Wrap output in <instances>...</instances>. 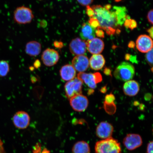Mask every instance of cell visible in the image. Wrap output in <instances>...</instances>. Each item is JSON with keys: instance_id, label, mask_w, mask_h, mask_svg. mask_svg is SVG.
Instances as JSON below:
<instances>
[{"instance_id": "obj_1", "label": "cell", "mask_w": 153, "mask_h": 153, "mask_svg": "<svg viewBox=\"0 0 153 153\" xmlns=\"http://www.w3.org/2000/svg\"><path fill=\"white\" fill-rule=\"evenodd\" d=\"M91 7L94 12L93 17L99 21V27L105 30L109 35H114L116 33H119L120 30L117 28L120 26L113 10L112 11L108 10L100 5H93Z\"/></svg>"}, {"instance_id": "obj_2", "label": "cell", "mask_w": 153, "mask_h": 153, "mask_svg": "<svg viewBox=\"0 0 153 153\" xmlns=\"http://www.w3.org/2000/svg\"><path fill=\"white\" fill-rule=\"evenodd\" d=\"M95 149L96 153H121L120 143L112 137L97 141Z\"/></svg>"}, {"instance_id": "obj_3", "label": "cell", "mask_w": 153, "mask_h": 153, "mask_svg": "<svg viewBox=\"0 0 153 153\" xmlns=\"http://www.w3.org/2000/svg\"><path fill=\"white\" fill-rule=\"evenodd\" d=\"M135 74V68L133 65L129 62H123L117 67L114 72V76L118 80L127 82L132 79Z\"/></svg>"}, {"instance_id": "obj_4", "label": "cell", "mask_w": 153, "mask_h": 153, "mask_svg": "<svg viewBox=\"0 0 153 153\" xmlns=\"http://www.w3.org/2000/svg\"><path fill=\"white\" fill-rule=\"evenodd\" d=\"M34 15L31 9L28 7H18L15 10L14 13V20L19 24H26L31 22Z\"/></svg>"}, {"instance_id": "obj_5", "label": "cell", "mask_w": 153, "mask_h": 153, "mask_svg": "<svg viewBox=\"0 0 153 153\" xmlns=\"http://www.w3.org/2000/svg\"><path fill=\"white\" fill-rule=\"evenodd\" d=\"M83 82L77 77L67 82L64 86L67 98L70 99L75 96L81 94Z\"/></svg>"}, {"instance_id": "obj_6", "label": "cell", "mask_w": 153, "mask_h": 153, "mask_svg": "<svg viewBox=\"0 0 153 153\" xmlns=\"http://www.w3.org/2000/svg\"><path fill=\"white\" fill-rule=\"evenodd\" d=\"M77 78L81 79L88 87L92 89H94L97 87V84L102 81V76L99 72L95 73H85V72L79 73Z\"/></svg>"}, {"instance_id": "obj_7", "label": "cell", "mask_w": 153, "mask_h": 153, "mask_svg": "<svg viewBox=\"0 0 153 153\" xmlns=\"http://www.w3.org/2000/svg\"><path fill=\"white\" fill-rule=\"evenodd\" d=\"M30 121V116L24 111H19L13 116V123L15 127L19 129L27 128L29 125Z\"/></svg>"}, {"instance_id": "obj_8", "label": "cell", "mask_w": 153, "mask_h": 153, "mask_svg": "<svg viewBox=\"0 0 153 153\" xmlns=\"http://www.w3.org/2000/svg\"><path fill=\"white\" fill-rule=\"evenodd\" d=\"M70 102L72 108L77 112L84 111L89 104L87 97L82 94L72 97L70 99Z\"/></svg>"}, {"instance_id": "obj_9", "label": "cell", "mask_w": 153, "mask_h": 153, "mask_svg": "<svg viewBox=\"0 0 153 153\" xmlns=\"http://www.w3.org/2000/svg\"><path fill=\"white\" fill-rule=\"evenodd\" d=\"M123 143L128 150L132 151L140 147L142 144L143 140L138 134H129L124 137Z\"/></svg>"}, {"instance_id": "obj_10", "label": "cell", "mask_w": 153, "mask_h": 153, "mask_svg": "<svg viewBox=\"0 0 153 153\" xmlns=\"http://www.w3.org/2000/svg\"><path fill=\"white\" fill-rule=\"evenodd\" d=\"M42 60L45 66L51 67L55 65L59 60V53L55 49H47L43 51Z\"/></svg>"}, {"instance_id": "obj_11", "label": "cell", "mask_w": 153, "mask_h": 153, "mask_svg": "<svg viewBox=\"0 0 153 153\" xmlns=\"http://www.w3.org/2000/svg\"><path fill=\"white\" fill-rule=\"evenodd\" d=\"M71 53L74 55H83L87 50L86 41L79 38H76L73 39L69 45Z\"/></svg>"}, {"instance_id": "obj_12", "label": "cell", "mask_w": 153, "mask_h": 153, "mask_svg": "<svg viewBox=\"0 0 153 153\" xmlns=\"http://www.w3.org/2000/svg\"><path fill=\"white\" fill-rule=\"evenodd\" d=\"M114 127L111 124L106 122H102L97 126L96 129L97 136L100 139H105L112 137Z\"/></svg>"}, {"instance_id": "obj_13", "label": "cell", "mask_w": 153, "mask_h": 153, "mask_svg": "<svg viewBox=\"0 0 153 153\" xmlns=\"http://www.w3.org/2000/svg\"><path fill=\"white\" fill-rule=\"evenodd\" d=\"M136 44L138 50L143 53L148 52L153 48L152 38L145 34L140 36L137 38Z\"/></svg>"}, {"instance_id": "obj_14", "label": "cell", "mask_w": 153, "mask_h": 153, "mask_svg": "<svg viewBox=\"0 0 153 153\" xmlns=\"http://www.w3.org/2000/svg\"><path fill=\"white\" fill-rule=\"evenodd\" d=\"M72 66L76 71L79 72H84L89 68V60L84 55H80L74 57L72 62Z\"/></svg>"}, {"instance_id": "obj_15", "label": "cell", "mask_w": 153, "mask_h": 153, "mask_svg": "<svg viewBox=\"0 0 153 153\" xmlns=\"http://www.w3.org/2000/svg\"><path fill=\"white\" fill-rule=\"evenodd\" d=\"M87 49L91 54H99L102 52L104 48V43L102 40L98 38L86 41Z\"/></svg>"}, {"instance_id": "obj_16", "label": "cell", "mask_w": 153, "mask_h": 153, "mask_svg": "<svg viewBox=\"0 0 153 153\" xmlns=\"http://www.w3.org/2000/svg\"><path fill=\"white\" fill-rule=\"evenodd\" d=\"M139 85L134 80H129L124 84L123 90L125 94L129 97L135 96L139 91Z\"/></svg>"}, {"instance_id": "obj_17", "label": "cell", "mask_w": 153, "mask_h": 153, "mask_svg": "<svg viewBox=\"0 0 153 153\" xmlns=\"http://www.w3.org/2000/svg\"><path fill=\"white\" fill-rule=\"evenodd\" d=\"M60 74L63 80L68 81L75 78L76 71L72 65L67 64L61 68Z\"/></svg>"}, {"instance_id": "obj_18", "label": "cell", "mask_w": 153, "mask_h": 153, "mask_svg": "<svg viewBox=\"0 0 153 153\" xmlns=\"http://www.w3.org/2000/svg\"><path fill=\"white\" fill-rule=\"evenodd\" d=\"M95 30L88 23H84L82 25L80 33L82 40L87 41L94 39L95 36Z\"/></svg>"}, {"instance_id": "obj_19", "label": "cell", "mask_w": 153, "mask_h": 153, "mask_svg": "<svg viewBox=\"0 0 153 153\" xmlns=\"http://www.w3.org/2000/svg\"><path fill=\"white\" fill-rule=\"evenodd\" d=\"M89 65L92 69L95 71L100 70L105 65V60L103 55H93L89 60Z\"/></svg>"}, {"instance_id": "obj_20", "label": "cell", "mask_w": 153, "mask_h": 153, "mask_svg": "<svg viewBox=\"0 0 153 153\" xmlns=\"http://www.w3.org/2000/svg\"><path fill=\"white\" fill-rule=\"evenodd\" d=\"M41 44L35 41L28 42L26 44L25 52L31 56H36L39 55L41 51Z\"/></svg>"}, {"instance_id": "obj_21", "label": "cell", "mask_w": 153, "mask_h": 153, "mask_svg": "<svg viewBox=\"0 0 153 153\" xmlns=\"http://www.w3.org/2000/svg\"><path fill=\"white\" fill-rule=\"evenodd\" d=\"M113 10L116 14L119 26H122L127 19H130V17L127 15V10L126 7L114 6Z\"/></svg>"}, {"instance_id": "obj_22", "label": "cell", "mask_w": 153, "mask_h": 153, "mask_svg": "<svg viewBox=\"0 0 153 153\" xmlns=\"http://www.w3.org/2000/svg\"><path fill=\"white\" fill-rule=\"evenodd\" d=\"M73 153H90V148L87 143L85 141H79L74 145L72 148Z\"/></svg>"}, {"instance_id": "obj_23", "label": "cell", "mask_w": 153, "mask_h": 153, "mask_svg": "<svg viewBox=\"0 0 153 153\" xmlns=\"http://www.w3.org/2000/svg\"><path fill=\"white\" fill-rule=\"evenodd\" d=\"M10 71V66L8 62L5 60L0 61V77L6 76Z\"/></svg>"}, {"instance_id": "obj_24", "label": "cell", "mask_w": 153, "mask_h": 153, "mask_svg": "<svg viewBox=\"0 0 153 153\" xmlns=\"http://www.w3.org/2000/svg\"><path fill=\"white\" fill-rule=\"evenodd\" d=\"M124 24V26L126 28H129L132 30L137 27V23L133 19H127Z\"/></svg>"}, {"instance_id": "obj_25", "label": "cell", "mask_w": 153, "mask_h": 153, "mask_svg": "<svg viewBox=\"0 0 153 153\" xmlns=\"http://www.w3.org/2000/svg\"><path fill=\"white\" fill-rule=\"evenodd\" d=\"M32 153H50V152L46 148L43 149L41 145L37 143L34 146Z\"/></svg>"}, {"instance_id": "obj_26", "label": "cell", "mask_w": 153, "mask_h": 153, "mask_svg": "<svg viewBox=\"0 0 153 153\" xmlns=\"http://www.w3.org/2000/svg\"><path fill=\"white\" fill-rule=\"evenodd\" d=\"M145 58L148 64L151 66H153V48L147 53Z\"/></svg>"}, {"instance_id": "obj_27", "label": "cell", "mask_w": 153, "mask_h": 153, "mask_svg": "<svg viewBox=\"0 0 153 153\" xmlns=\"http://www.w3.org/2000/svg\"><path fill=\"white\" fill-rule=\"evenodd\" d=\"M88 23L93 28L97 29L100 26V24L98 20L96 18L93 17L89 19L88 21Z\"/></svg>"}, {"instance_id": "obj_28", "label": "cell", "mask_w": 153, "mask_h": 153, "mask_svg": "<svg viewBox=\"0 0 153 153\" xmlns=\"http://www.w3.org/2000/svg\"><path fill=\"white\" fill-rule=\"evenodd\" d=\"M114 95L112 94L107 95L105 97V102L104 103L106 104H110L114 103L115 100Z\"/></svg>"}, {"instance_id": "obj_29", "label": "cell", "mask_w": 153, "mask_h": 153, "mask_svg": "<svg viewBox=\"0 0 153 153\" xmlns=\"http://www.w3.org/2000/svg\"><path fill=\"white\" fill-rule=\"evenodd\" d=\"M96 35L97 37L101 38H104L105 37V33L102 29H101L99 27L97 28L95 30Z\"/></svg>"}, {"instance_id": "obj_30", "label": "cell", "mask_w": 153, "mask_h": 153, "mask_svg": "<svg viewBox=\"0 0 153 153\" xmlns=\"http://www.w3.org/2000/svg\"><path fill=\"white\" fill-rule=\"evenodd\" d=\"M86 14L90 18H93L94 16V12L93 9L89 5L86 7Z\"/></svg>"}, {"instance_id": "obj_31", "label": "cell", "mask_w": 153, "mask_h": 153, "mask_svg": "<svg viewBox=\"0 0 153 153\" xmlns=\"http://www.w3.org/2000/svg\"><path fill=\"white\" fill-rule=\"evenodd\" d=\"M78 3L83 6L89 5L92 3L93 0H77Z\"/></svg>"}, {"instance_id": "obj_32", "label": "cell", "mask_w": 153, "mask_h": 153, "mask_svg": "<svg viewBox=\"0 0 153 153\" xmlns=\"http://www.w3.org/2000/svg\"><path fill=\"white\" fill-rule=\"evenodd\" d=\"M147 18L149 22L153 25V9L149 11L147 16Z\"/></svg>"}, {"instance_id": "obj_33", "label": "cell", "mask_w": 153, "mask_h": 153, "mask_svg": "<svg viewBox=\"0 0 153 153\" xmlns=\"http://www.w3.org/2000/svg\"><path fill=\"white\" fill-rule=\"evenodd\" d=\"M147 153H153V141L149 143L147 146Z\"/></svg>"}, {"instance_id": "obj_34", "label": "cell", "mask_w": 153, "mask_h": 153, "mask_svg": "<svg viewBox=\"0 0 153 153\" xmlns=\"http://www.w3.org/2000/svg\"><path fill=\"white\" fill-rule=\"evenodd\" d=\"M53 45L55 47L59 49L62 48L64 46V44L61 41H55L53 42Z\"/></svg>"}, {"instance_id": "obj_35", "label": "cell", "mask_w": 153, "mask_h": 153, "mask_svg": "<svg viewBox=\"0 0 153 153\" xmlns=\"http://www.w3.org/2000/svg\"><path fill=\"white\" fill-rule=\"evenodd\" d=\"M0 153H5L3 143L1 139H0Z\"/></svg>"}, {"instance_id": "obj_36", "label": "cell", "mask_w": 153, "mask_h": 153, "mask_svg": "<svg viewBox=\"0 0 153 153\" xmlns=\"http://www.w3.org/2000/svg\"><path fill=\"white\" fill-rule=\"evenodd\" d=\"M34 66L36 68H39L41 66V63H40V61L38 60H36L34 63Z\"/></svg>"}, {"instance_id": "obj_37", "label": "cell", "mask_w": 153, "mask_h": 153, "mask_svg": "<svg viewBox=\"0 0 153 153\" xmlns=\"http://www.w3.org/2000/svg\"><path fill=\"white\" fill-rule=\"evenodd\" d=\"M148 32L150 36V37L153 39V26L152 27L148 30Z\"/></svg>"}, {"instance_id": "obj_38", "label": "cell", "mask_w": 153, "mask_h": 153, "mask_svg": "<svg viewBox=\"0 0 153 153\" xmlns=\"http://www.w3.org/2000/svg\"><path fill=\"white\" fill-rule=\"evenodd\" d=\"M104 72L105 74L107 75H110L111 70L109 69L108 68H105L104 70Z\"/></svg>"}, {"instance_id": "obj_39", "label": "cell", "mask_w": 153, "mask_h": 153, "mask_svg": "<svg viewBox=\"0 0 153 153\" xmlns=\"http://www.w3.org/2000/svg\"><path fill=\"white\" fill-rule=\"evenodd\" d=\"M128 47L129 48H134L135 47V43H134V42L133 41L130 42L128 44Z\"/></svg>"}, {"instance_id": "obj_40", "label": "cell", "mask_w": 153, "mask_h": 153, "mask_svg": "<svg viewBox=\"0 0 153 153\" xmlns=\"http://www.w3.org/2000/svg\"><path fill=\"white\" fill-rule=\"evenodd\" d=\"M104 7L105 9L108 10H110V9L111 8V6L110 4H107L105 5Z\"/></svg>"}, {"instance_id": "obj_41", "label": "cell", "mask_w": 153, "mask_h": 153, "mask_svg": "<svg viewBox=\"0 0 153 153\" xmlns=\"http://www.w3.org/2000/svg\"><path fill=\"white\" fill-rule=\"evenodd\" d=\"M116 2H120L122 1V0H114Z\"/></svg>"}, {"instance_id": "obj_42", "label": "cell", "mask_w": 153, "mask_h": 153, "mask_svg": "<svg viewBox=\"0 0 153 153\" xmlns=\"http://www.w3.org/2000/svg\"><path fill=\"white\" fill-rule=\"evenodd\" d=\"M151 70H152V73H153V67H152V68L151 69Z\"/></svg>"}]
</instances>
